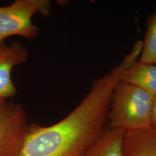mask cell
Segmentation results:
<instances>
[{"label":"cell","mask_w":156,"mask_h":156,"mask_svg":"<svg viewBox=\"0 0 156 156\" xmlns=\"http://www.w3.org/2000/svg\"><path fill=\"white\" fill-rule=\"evenodd\" d=\"M29 126L22 105L0 97V156H19Z\"/></svg>","instance_id":"obj_4"},{"label":"cell","mask_w":156,"mask_h":156,"mask_svg":"<svg viewBox=\"0 0 156 156\" xmlns=\"http://www.w3.org/2000/svg\"><path fill=\"white\" fill-rule=\"evenodd\" d=\"M121 81L138 87L155 96L156 66L136 62L126 71Z\"/></svg>","instance_id":"obj_8"},{"label":"cell","mask_w":156,"mask_h":156,"mask_svg":"<svg viewBox=\"0 0 156 156\" xmlns=\"http://www.w3.org/2000/svg\"><path fill=\"white\" fill-rule=\"evenodd\" d=\"M153 98L145 90L120 80L112 95L107 128L129 131L151 126Z\"/></svg>","instance_id":"obj_2"},{"label":"cell","mask_w":156,"mask_h":156,"mask_svg":"<svg viewBox=\"0 0 156 156\" xmlns=\"http://www.w3.org/2000/svg\"><path fill=\"white\" fill-rule=\"evenodd\" d=\"M48 0H16L10 5L0 6V43L12 36L31 39L38 35L39 27L33 23L36 14L49 16Z\"/></svg>","instance_id":"obj_3"},{"label":"cell","mask_w":156,"mask_h":156,"mask_svg":"<svg viewBox=\"0 0 156 156\" xmlns=\"http://www.w3.org/2000/svg\"><path fill=\"white\" fill-rule=\"evenodd\" d=\"M126 130L106 127L83 156H123Z\"/></svg>","instance_id":"obj_7"},{"label":"cell","mask_w":156,"mask_h":156,"mask_svg":"<svg viewBox=\"0 0 156 156\" xmlns=\"http://www.w3.org/2000/svg\"><path fill=\"white\" fill-rule=\"evenodd\" d=\"M139 62L154 64L156 60V10L148 24Z\"/></svg>","instance_id":"obj_9"},{"label":"cell","mask_w":156,"mask_h":156,"mask_svg":"<svg viewBox=\"0 0 156 156\" xmlns=\"http://www.w3.org/2000/svg\"><path fill=\"white\" fill-rule=\"evenodd\" d=\"M133 64L121 63L94 80L73 111L49 126L30 124L19 156H83L105 129L112 97L117 84Z\"/></svg>","instance_id":"obj_1"},{"label":"cell","mask_w":156,"mask_h":156,"mask_svg":"<svg viewBox=\"0 0 156 156\" xmlns=\"http://www.w3.org/2000/svg\"><path fill=\"white\" fill-rule=\"evenodd\" d=\"M154 64H156V61H155V62H154Z\"/></svg>","instance_id":"obj_11"},{"label":"cell","mask_w":156,"mask_h":156,"mask_svg":"<svg viewBox=\"0 0 156 156\" xmlns=\"http://www.w3.org/2000/svg\"><path fill=\"white\" fill-rule=\"evenodd\" d=\"M123 156H156V126L126 131Z\"/></svg>","instance_id":"obj_6"},{"label":"cell","mask_w":156,"mask_h":156,"mask_svg":"<svg viewBox=\"0 0 156 156\" xmlns=\"http://www.w3.org/2000/svg\"><path fill=\"white\" fill-rule=\"evenodd\" d=\"M28 50L18 41L7 44L0 43V97L7 99L17 94V89L12 79L13 68L26 63Z\"/></svg>","instance_id":"obj_5"},{"label":"cell","mask_w":156,"mask_h":156,"mask_svg":"<svg viewBox=\"0 0 156 156\" xmlns=\"http://www.w3.org/2000/svg\"><path fill=\"white\" fill-rule=\"evenodd\" d=\"M151 125L156 126V95L154 96L151 113Z\"/></svg>","instance_id":"obj_10"}]
</instances>
